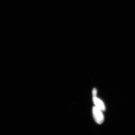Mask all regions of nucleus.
<instances>
[{"mask_svg": "<svg viewBox=\"0 0 135 135\" xmlns=\"http://www.w3.org/2000/svg\"><path fill=\"white\" fill-rule=\"evenodd\" d=\"M93 116L95 122L98 124H102L104 120V117L102 111L95 106L93 108Z\"/></svg>", "mask_w": 135, "mask_h": 135, "instance_id": "nucleus-1", "label": "nucleus"}, {"mask_svg": "<svg viewBox=\"0 0 135 135\" xmlns=\"http://www.w3.org/2000/svg\"><path fill=\"white\" fill-rule=\"evenodd\" d=\"M93 101L95 106L102 111H105L106 110V107L105 104L103 102L98 98L97 97H93Z\"/></svg>", "mask_w": 135, "mask_h": 135, "instance_id": "nucleus-2", "label": "nucleus"}, {"mask_svg": "<svg viewBox=\"0 0 135 135\" xmlns=\"http://www.w3.org/2000/svg\"><path fill=\"white\" fill-rule=\"evenodd\" d=\"M97 91L96 88L93 89L92 91V95L93 97H97Z\"/></svg>", "mask_w": 135, "mask_h": 135, "instance_id": "nucleus-3", "label": "nucleus"}]
</instances>
